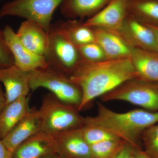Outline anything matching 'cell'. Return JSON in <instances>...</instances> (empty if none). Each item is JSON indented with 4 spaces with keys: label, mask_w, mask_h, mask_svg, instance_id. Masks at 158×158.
<instances>
[{
    "label": "cell",
    "mask_w": 158,
    "mask_h": 158,
    "mask_svg": "<svg viewBox=\"0 0 158 158\" xmlns=\"http://www.w3.org/2000/svg\"><path fill=\"white\" fill-rule=\"evenodd\" d=\"M102 101H122L158 112V83L135 78L129 80L100 97Z\"/></svg>",
    "instance_id": "obj_5"
},
{
    "label": "cell",
    "mask_w": 158,
    "mask_h": 158,
    "mask_svg": "<svg viewBox=\"0 0 158 158\" xmlns=\"http://www.w3.org/2000/svg\"><path fill=\"white\" fill-rule=\"evenodd\" d=\"M40 119L38 110H30L2 141L11 153L24 141L40 131Z\"/></svg>",
    "instance_id": "obj_15"
},
{
    "label": "cell",
    "mask_w": 158,
    "mask_h": 158,
    "mask_svg": "<svg viewBox=\"0 0 158 158\" xmlns=\"http://www.w3.org/2000/svg\"><path fill=\"white\" fill-rule=\"evenodd\" d=\"M31 90L46 88L61 101L77 108L81 102V90L69 76L48 65L30 72Z\"/></svg>",
    "instance_id": "obj_4"
},
{
    "label": "cell",
    "mask_w": 158,
    "mask_h": 158,
    "mask_svg": "<svg viewBox=\"0 0 158 158\" xmlns=\"http://www.w3.org/2000/svg\"><path fill=\"white\" fill-rule=\"evenodd\" d=\"M134 154L136 158H152L141 148L134 149Z\"/></svg>",
    "instance_id": "obj_29"
},
{
    "label": "cell",
    "mask_w": 158,
    "mask_h": 158,
    "mask_svg": "<svg viewBox=\"0 0 158 158\" xmlns=\"http://www.w3.org/2000/svg\"><path fill=\"white\" fill-rule=\"evenodd\" d=\"M81 129L85 140L90 145L106 140L119 138L106 130L95 127L83 125Z\"/></svg>",
    "instance_id": "obj_24"
},
{
    "label": "cell",
    "mask_w": 158,
    "mask_h": 158,
    "mask_svg": "<svg viewBox=\"0 0 158 158\" xmlns=\"http://www.w3.org/2000/svg\"><path fill=\"white\" fill-rule=\"evenodd\" d=\"M57 152L54 136L40 131L19 145L12 152L11 158H39L57 154Z\"/></svg>",
    "instance_id": "obj_13"
},
{
    "label": "cell",
    "mask_w": 158,
    "mask_h": 158,
    "mask_svg": "<svg viewBox=\"0 0 158 158\" xmlns=\"http://www.w3.org/2000/svg\"><path fill=\"white\" fill-rule=\"evenodd\" d=\"M78 85L82 98L78 111L124 82L137 78L131 58L88 62L81 59L69 76Z\"/></svg>",
    "instance_id": "obj_1"
},
{
    "label": "cell",
    "mask_w": 158,
    "mask_h": 158,
    "mask_svg": "<svg viewBox=\"0 0 158 158\" xmlns=\"http://www.w3.org/2000/svg\"><path fill=\"white\" fill-rule=\"evenodd\" d=\"M12 154L7 149L0 139V158H11Z\"/></svg>",
    "instance_id": "obj_28"
},
{
    "label": "cell",
    "mask_w": 158,
    "mask_h": 158,
    "mask_svg": "<svg viewBox=\"0 0 158 158\" xmlns=\"http://www.w3.org/2000/svg\"><path fill=\"white\" fill-rule=\"evenodd\" d=\"M97 43L107 59L130 58L131 48L117 31L100 27L92 28Z\"/></svg>",
    "instance_id": "obj_14"
},
{
    "label": "cell",
    "mask_w": 158,
    "mask_h": 158,
    "mask_svg": "<svg viewBox=\"0 0 158 158\" xmlns=\"http://www.w3.org/2000/svg\"><path fill=\"white\" fill-rule=\"evenodd\" d=\"M59 23L65 36L77 48L95 42L93 29L80 20L69 19Z\"/></svg>",
    "instance_id": "obj_20"
},
{
    "label": "cell",
    "mask_w": 158,
    "mask_h": 158,
    "mask_svg": "<svg viewBox=\"0 0 158 158\" xmlns=\"http://www.w3.org/2000/svg\"><path fill=\"white\" fill-rule=\"evenodd\" d=\"M57 154L61 158H92L90 145L82 134L81 127L54 136Z\"/></svg>",
    "instance_id": "obj_11"
},
{
    "label": "cell",
    "mask_w": 158,
    "mask_h": 158,
    "mask_svg": "<svg viewBox=\"0 0 158 158\" xmlns=\"http://www.w3.org/2000/svg\"><path fill=\"white\" fill-rule=\"evenodd\" d=\"M6 105V98L5 93H4L2 89V86L0 85V113L5 107Z\"/></svg>",
    "instance_id": "obj_30"
},
{
    "label": "cell",
    "mask_w": 158,
    "mask_h": 158,
    "mask_svg": "<svg viewBox=\"0 0 158 158\" xmlns=\"http://www.w3.org/2000/svg\"><path fill=\"white\" fill-rule=\"evenodd\" d=\"M48 35L44 56L48 65L69 76L81 59L77 48L65 36L59 24L51 26Z\"/></svg>",
    "instance_id": "obj_6"
},
{
    "label": "cell",
    "mask_w": 158,
    "mask_h": 158,
    "mask_svg": "<svg viewBox=\"0 0 158 158\" xmlns=\"http://www.w3.org/2000/svg\"><path fill=\"white\" fill-rule=\"evenodd\" d=\"M16 33L21 42L29 50L44 56L48 48L49 35L41 26L26 20Z\"/></svg>",
    "instance_id": "obj_16"
},
{
    "label": "cell",
    "mask_w": 158,
    "mask_h": 158,
    "mask_svg": "<svg viewBox=\"0 0 158 158\" xmlns=\"http://www.w3.org/2000/svg\"><path fill=\"white\" fill-rule=\"evenodd\" d=\"M129 158H136L134 154V150H133V152L131 154V156H130Z\"/></svg>",
    "instance_id": "obj_33"
},
{
    "label": "cell",
    "mask_w": 158,
    "mask_h": 158,
    "mask_svg": "<svg viewBox=\"0 0 158 158\" xmlns=\"http://www.w3.org/2000/svg\"><path fill=\"white\" fill-rule=\"evenodd\" d=\"M97 106V114L84 117L83 125L106 130L130 144L134 149L141 148L139 142L144 130L158 123V112L136 109L118 113L101 103H98Z\"/></svg>",
    "instance_id": "obj_2"
},
{
    "label": "cell",
    "mask_w": 158,
    "mask_h": 158,
    "mask_svg": "<svg viewBox=\"0 0 158 158\" xmlns=\"http://www.w3.org/2000/svg\"><path fill=\"white\" fill-rule=\"evenodd\" d=\"M5 87L6 104L27 97L31 90L30 72L15 65L0 69V83Z\"/></svg>",
    "instance_id": "obj_12"
},
{
    "label": "cell",
    "mask_w": 158,
    "mask_h": 158,
    "mask_svg": "<svg viewBox=\"0 0 158 158\" xmlns=\"http://www.w3.org/2000/svg\"><path fill=\"white\" fill-rule=\"evenodd\" d=\"M81 59L88 62H98L106 60L105 53L97 43H90L77 47Z\"/></svg>",
    "instance_id": "obj_25"
},
{
    "label": "cell",
    "mask_w": 158,
    "mask_h": 158,
    "mask_svg": "<svg viewBox=\"0 0 158 158\" xmlns=\"http://www.w3.org/2000/svg\"><path fill=\"white\" fill-rule=\"evenodd\" d=\"M3 31L6 44L14 58L15 65L18 67L30 72L48 66L44 56L34 53L22 43L11 26H5Z\"/></svg>",
    "instance_id": "obj_9"
},
{
    "label": "cell",
    "mask_w": 158,
    "mask_h": 158,
    "mask_svg": "<svg viewBox=\"0 0 158 158\" xmlns=\"http://www.w3.org/2000/svg\"><path fill=\"white\" fill-rule=\"evenodd\" d=\"M128 10L144 24L158 27V0H130Z\"/></svg>",
    "instance_id": "obj_21"
},
{
    "label": "cell",
    "mask_w": 158,
    "mask_h": 158,
    "mask_svg": "<svg viewBox=\"0 0 158 158\" xmlns=\"http://www.w3.org/2000/svg\"><path fill=\"white\" fill-rule=\"evenodd\" d=\"M111 0H64L61 5L62 15L69 19L81 20L92 17Z\"/></svg>",
    "instance_id": "obj_18"
},
{
    "label": "cell",
    "mask_w": 158,
    "mask_h": 158,
    "mask_svg": "<svg viewBox=\"0 0 158 158\" xmlns=\"http://www.w3.org/2000/svg\"><path fill=\"white\" fill-rule=\"evenodd\" d=\"M78 111L77 108L61 101L52 94H46L38 110L40 131L54 136L81 127L84 117Z\"/></svg>",
    "instance_id": "obj_3"
},
{
    "label": "cell",
    "mask_w": 158,
    "mask_h": 158,
    "mask_svg": "<svg viewBox=\"0 0 158 158\" xmlns=\"http://www.w3.org/2000/svg\"><path fill=\"white\" fill-rule=\"evenodd\" d=\"M14 65L13 56L5 41L3 30L0 29V69Z\"/></svg>",
    "instance_id": "obj_26"
},
{
    "label": "cell",
    "mask_w": 158,
    "mask_h": 158,
    "mask_svg": "<svg viewBox=\"0 0 158 158\" xmlns=\"http://www.w3.org/2000/svg\"><path fill=\"white\" fill-rule=\"evenodd\" d=\"M130 0H111L103 9L84 22L91 28L100 27L117 31L129 14Z\"/></svg>",
    "instance_id": "obj_10"
},
{
    "label": "cell",
    "mask_w": 158,
    "mask_h": 158,
    "mask_svg": "<svg viewBox=\"0 0 158 158\" xmlns=\"http://www.w3.org/2000/svg\"><path fill=\"white\" fill-rule=\"evenodd\" d=\"M126 143L123 140L117 138L90 145L92 158H113Z\"/></svg>",
    "instance_id": "obj_22"
},
{
    "label": "cell",
    "mask_w": 158,
    "mask_h": 158,
    "mask_svg": "<svg viewBox=\"0 0 158 158\" xmlns=\"http://www.w3.org/2000/svg\"><path fill=\"white\" fill-rule=\"evenodd\" d=\"M152 30L155 36L158 48V27L155 26H148Z\"/></svg>",
    "instance_id": "obj_31"
},
{
    "label": "cell",
    "mask_w": 158,
    "mask_h": 158,
    "mask_svg": "<svg viewBox=\"0 0 158 158\" xmlns=\"http://www.w3.org/2000/svg\"><path fill=\"white\" fill-rule=\"evenodd\" d=\"M64 0H14L0 9V19L8 16L23 18L38 24L48 33L54 11Z\"/></svg>",
    "instance_id": "obj_7"
},
{
    "label": "cell",
    "mask_w": 158,
    "mask_h": 158,
    "mask_svg": "<svg viewBox=\"0 0 158 158\" xmlns=\"http://www.w3.org/2000/svg\"><path fill=\"white\" fill-rule=\"evenodd\" d=\"M29 98L23 97L7 104L0 113V139L5 138L30 111Z\"/></svg>",
    "instance_id": "obj_19"
},
{
    "label": "cell",
    "mask_w": 158,
    "mask_h": 158,
    "mask_svg": "<svg viewBox=\"0 0 158 158\" xmlns=\"http://www.w3.org/2000/svg\"><path fill=\"white\" fill-rule=\"evenodd\" d=\"M134 148L130 144L126 143L123 147L113 158H129Z\"/></svg>",
    "instance_id": "obj_27"
},
{
    "label": "cell",
    "mask_w": 158,
    "mask_h": 158,
    "mask_svg": "<svg viewBox=\"0 0 158 158\" xmlns=\"http://www.w3.org/2000/svg\"><path fill=\"white\" fill-rule=\"evenodd\" d=\"M137 79L158 83V53L131 48V57Z\"/></svg>",
    "instance_id": "obj_17"
},
{
    "label": "cell",
    "mask_w": 158,
    "mask_h": 158,
    "mask_svg": "<svg viewBox=\"0 0 158 158\" xmlns=\"http://www.w3.org/2000/svg\"><path fill=\"white\" fill-rule=\"evenodd\" d=\"M39 158H61L57 153L52 154L43 156Z\"/></svg>",
    "instance_id": "obj_32"
},
{
    "label": "cell",
    "mask_w": 158,
    "mask_h": 158,
    "mask_svg": "<svg viewBox=\"0 0 158 158\" xmlns=\"http://www.w3.org/2000/svg\"><path fill=\"white\" fill-rule=\"evenodd\" d=\"M141 139L144 144V151L152 158H158V123L144 130Z\"/></svg>",
    "instance_id": "obj_23"
},
{
    "label": "cell",
    "mask_w": 158,
    "mask_h": 158,
    "mask_svg": "<svg viewBox=\"0 0 158 158\" xmlns=\"http://www.w3.org/2000/svg\"><path fill=\"white\" fill-rule=\"evenodd\" d=\"M117 32L131 48L158 53L156 40L152 30L132 15H128Z\"/></svg>",
    "instance_id": "obj_8"
}]
</instances>
